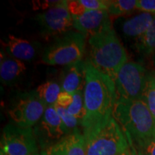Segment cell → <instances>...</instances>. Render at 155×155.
Masks as SVG:
<instances>
[{
	"mask_svg": "<svg viewBox=\"0 0 155 155\" xmlns=\"http://www.w3.org/2000/svg\"><path fill=\"white\" fill-rule=\"evenodd\" d=\"M113 116L123 127L129 142H137L155 136V121L143 98H117Z\"/></svg>",
	"mask_w": 155,
	"mask_h": 155,
	"instance_id": "obj_2",
	"label": "cell"
},
{
	"mask_svg": "<svg viewBox=\"0 0 155 155\" xmlns=\"http://www.w3.org/2000/svg\"><path fill=\"white\" fill-rule=\"evenodd\" d=\"M45 109V105L35 90L17 95L12 101L8 115L14 124L22 128H32L41 119Z\"/></svg>",
	"mask_w": 155,
	"mask_h": 155,
	"instance_id": "obj_6",
	"label": "cell"
},
{
	"mask_svg": "<svg viewBox=\"0 0 155 155\" xmlns=\"http://www.w3.org/2000/svg\"><path fill=\"white\" fill-rule=\"evenodd\" d=\"M154 65H155V55H154Z\"/></svg>",
	"mask_w": 155,
	"mask_h": 155,
	"instance_id": "obj_31",
	"label": "cell"
},
{
	"mask_svg": "<svg viewBox=\"0 0 155 155\" xmlns=\"http://www.w3.org/2000/svg\"><path fill=\"white\" fill-rule=\"evenodd\" d=\"M130 146V145H129ZM129 150H130V152H131V155H139L138 154H137V151H136V150L132 146H130V147H129Z\"/></svg>",
	"mask_w": 155,
	"mask_h": 155,
	"instance_id": "obj_28",
	"label": "cell"
},
{
	"mask_svg": "<svg viewBox=\"0 0 155 155\" xmlns=\"http://www.w3.org/2000/svg\"><path fill=\"white\" fill-rule=\"evenodd\" d=\"M35 91L40 99L48 107L56 104L58 96L62 92V88L55 81H48L40 85Z\"/></svg>",
	"mask_w": 155,
	"mask_h": 155,
	"instance_id": "obj_17",
	"label": "cell"
},
{
	"mask_svg": "<svg viewBox=\"0 0 155 155\" xmlns=\"http://www.w3.org/2000/svg\"><path fill=\"white\" fill-rule=\"evenodd\" d=\"M143 99L146 102L155 121V78L149 76Z\"/></svg>",
	"mask_w": 155,
	"mask_h": 155,
	"instance_id": "obj_21",
	"label": "cell"
},
{
	"mask_svg": "<svg viewBox=\"0 0 155 155\" xmlns=\"http://www.w3.org/2000/svg\"><path fill=\"white\" fill-rule=\"evenodd\" d=\"M124 155H131V152H130V150H129H129H128L127 151V152H126V153H125V154H124Z\"/></svg>",
	"mask_w": 155,
	"mask_h": 155,
	"instance_id": "obj_29",
	"label": "cell"
},
{
	"mask_svg": "<svg viewBox=\"0 0 155 155\" xmlns=\"http://www.w3.org/2000/svg\"><path fill=\"white\" fill-rule=\"evenodd\" d=\"M154 19L155 15L148 12L140 13L123 22L122 32L128 38L138 40L149 30Z\"/></svg>",
	"mask_w": 155,
	"mask_h": 155,
	"instance_id": "obj_15",
	"label": "cell"
},
{
	"mask_svg": "<svg viewBox=\"0 0 155 155\" xmlns=\"http://www.w3.org/2000/svg\"><path fill=\"white\" fill-rule=\"evenodd\" d=\"M30 155H40V154H39L38 152H37V153H34V154H32Z\"/></svg>",
	"mask_w": 155,
	"mask_h": 155,
	"instance_id": "obj_30",
	"label": "cell"
},
{
	"mask_svg": "<svg viewBox=\"0 0 155 155\" xmlns=\"http://www.w3.org/2000/svg\"><path fill=\"white\" fill-rule=\"evenodd\" d=\"M73 28L86 37H93L112 27L109 14L106 10L87 11L78 17H73Z\"/></svg>",
	"mask_w": 155,
	"mask_h": 155,
	"instance_id": "obj_11",
	"label": "cell"
},
{
	"mask_svg": "<svg viewBox=\"0 0 155 155\" xmlns=\"http://www.w3.org/2000/svg\"><path fill=\"white\" fill-rule=\"evenodd\" d=\"M45 38H57L71 31L73 27V19L70 13L68 1H61L52 7L36 16Z\"/></svg>",
	"mask_w": 155,
	"mask_h": 155,
	"instance_id": "obj_10",
	"label": "cell"
},
{
	"mask_svg": "<svg viewBox=\"0 0 155 155\" xmlns=\"http://www.w3.org/2000/svg\"><path fill=\"white\" fill-rule=\"evenodd\" d=\"M135 47L141 55H155V19L149 30L136 40Z\"/></svg>",
	"mask_w": 155,
	"mask_h": 155,
	"instance_id": "obj_18",
	"label": "cell"
},
{
	"mask_svg": "<svg viewBox=\"0 0 155 155\" xmlns=\"http://www.w3.org/2000/svg\"><path fill=\"white\" fill-rule=\"evenodd\" d=\"M126 137L112 116L104 127L84 137L86 155H124L129 149Z\"/></svg>",
	"mask_w": 155,
	"mask_h": 155,
	"instance_id": "obj_4",
	"label": "cell"
},
{
	"mask_svg": "<svg viewBox=\"0 0 155 155\" xmlns=\"http://www.w3.org/2000/svg\"><path fill=\"white\" fill-rule=\"evenodd\" d=\"M137 0H110L106 1V11L109 15L120 16L131 13L137 8Z\"/></svg>",
	"mask_w": 155,
	"mask_h": 155,
	"instance_id": "obj_19",
	"label": "cell"
},
{
	"mask_svg": "<svg viewBox=\"0 0 155 155\" xmlns=\"http://www.w3.org/2000/svg\"><path fill=\"white\" fill-rule=\"evenodd\" d=\"M67 110L82 124V121L86 114L84 107V97L82 91H78L73 94V102L67 108Z\"/></svg>",
	"mask_w": 155,
	"mask_h": 155,
	"instance_id": "obj_20",
	"label": "cell"
},
{
	"mask_svg": "<svg viewBox=\"0 0 155 155\" xmlns=\"http://www.w3.org/2000/svg\"><path fill=\"white\" fill-rule=\"evenodd\" d=\"M24 62L11 57L5 51H1L0 60V79L5 85L15 83L26 71Z\"/></svg>",
	"mask_w": 155,
	"mask_h": 155,
	"instance_id": "obj_14",
	"label": "cell"
},
{
	"mask_svg": "<svg viewBox=\"0 0 155 155\" xmlns=\"http://www.w3.org/2000/svg\"><path fill=\"white\" fill-rule=\"evenodd\" d=\"M86 36L79 32L69 31L54 38L45 48L42 61L49 65H67L81 61L86 48Z\"/></svg>",
	"mask_w": 155,
	"mask_h": 155,
	"instance_id": "obj_5",
	"label": "cell"
},
{
	"mask_svg": "<svg viewBox=\"0 0 155 155\" xmlns=\"http://www.w3.org/2000/svg\"><path fill=\"white\" fill-rule=\"evenodd\" d=\"M84 97L85 117L82 121L83 134L86 137L104 127L113 116L116 101L114 81L98 71L89 60L86 61Z\"/></svg>",
	"mask_w": 155,
	"mask_h": 155,
	"instance_id": "obj_1",
	"label": "cell"
},
{
	"mask_svg": "<svg viewBox=\"0 0 155 155\" xmlns=\"http://www.w3.org/2000/svg\"><path fill=\"white\" fill-rule=\"evenodd\" d=\"M32 128H22L10 123L3 129L0 155H30L38 151Z\"/></svg>",
	"mask_w": 155,
	"mask_h": 155,
	"instance_id": "obj_8",
	"label": "cell"
},
{
	"mask_svg": "<svg viewBox=\"0 0 155 155\" xmlns=\"http://www.w3.org/2000/svg\"><path fill=\"white\" fill-rule=\"evenodd\" d=\"M40 155H86L84 136L80 129H75L55 144L42 150Z\"/></svg>",
	"mask_w": 155,
	"mask_h": 155,
	"instance_id": "obj_12",
	"label": "cell"
},
{
	"mask_svg": "<svg viewBox=\"0 0 155 155\" xmlns=\"http://www.w3.org/2000/svg\"><path fill=\"white\" fill-rule=\"evenodd\" d=\"M56 111H57L58 115L60 116L62 121L68 128L70 132H72L75 129H78V126L81 125V122L78 120L76 118L71 115V114L68 111L66 108H63L62 106H58V104H55Z\"/></svg>",
	"mask_w": 155,
	"mask_h": 155,
	"instance_id": "obj_23",
	"label": "cell"
},
{
	"mask_svg": "<svg viewBox=\"0 0 155 155\" xmlns=\"http://www.w3.org/2000/svg\"><path fill=\"white\" fill-rule=\"evenodd\" d=\"M88 42L89 61L98 71L115 81L120 69L127 62V54L113 27L91 37Z\"/></svg>",
	"mask_w": 155,
	"mask_h": 155,
	"instance_id": "obj_3",
	"label": "cell"
},
{
	"mask_svg": "<svg viewBox=\"0 0 155 155\" xmlns=\"http://www.w3.org/2000/svg\"><path fill=\"white\" fill-rule=\"evenodd\" d=\"M129 144L135 149L139 155H155V136L137 142H129Z\"/></svg>",
	"mask_w": 155,
	"mask_h": 155,
	"instance_id": "obj_22",
	"label": "cell"
},
{
	"mask_svg": "<svg viewBox=\"0 0 155 155\" xmlns=\"http://www.w3.org/2000/svg\"><path fill=\"white\" fill-rule=\"evenodd\" d=\"M33 131L41 151L55 144L71 133L54 106L46 107L43 116L35 126Z\"/></svg>",
	"mask_w": 155,
	"mask_h": 155,
	"instance_id": "obj_9",
	"label": "cell"
},
{
	"mask_svg": "<svg viewBox=\"0 0 155 155\" xmlns=\"http://www.w3.org/2000/svg\"><path fill=\"white\" fill-rule=\"evenodd\" d=\"M137 9L143 12L155 15V0H139L137 2Z\"/></svg>",
	"mask_w": 155,
	"mask_h": 155,
	"instance_id": "obj_25",
	"label": "cell"
},
{
	"mask_svg": "<svg viewBox=\"0 0 155 155\" xmlns=\"http://www.w3.org/2000/svg\"><path fill=\"white\" fill-rule=\"evenodd\" d=\"M73 102V95L67 92L62 91L58 96L56 104L63 108H68Z\"/></svg>",
	"mask_w": 155,
	"mask_h": 155,
	"instance_id": "obj_26",
	"label": "cell"
},
{
	"mask_svg": "<svg viewBox=\"0 0 155 155\" xmlns=\"http://www.w3.org/2000/svg\"><path fill=\"white\" fill-rule=\"evenodd\" d=\"M68 7L70 13L73 17H78L86 12V9L81 3L80 0H73V1H68Z\"/></svg>",
	"mask_w": 155,
	"mask_h": 155,
	"instance_id": "obj_24",
	"label": "cell"
},
{
	"mask_svg": "<svg viewBox=\"0 0 155 155\" xmlns=\"http://www.w3.org/2000/svg\"><path fill=\"white\" fill-rule=\"evenodd\" d=\"M148 78L143 65L135 62H127L120 69L114 81L116 98H143Z\"/></svg>",
	"mask_w": 155,
	"mask_h": 155,
	"instance_id": "obj_7",
	"label": "cell"
},
{
	"mask_svg": "<svg viewBox=\"0 0 155 155\" xmlns=\"http://www.w3.org/2000/svg\"><path fill=\"white\" fill-rule=\"evenodd\" d=\"M86 81V62L82 61L67 65L63 71L61 79L62 91L73 94L82 91Z\"/></svg>",
	"mask_w": 155,
	"mask_h": 155,
	"instance_id": "obj_13",
	"label": "cell"
},
{
	"mask_svg": "<svg viewBox=\"0 0 155 155\" xmlns=\"http://www.w3.org/2000/svg\"><path fill=\"white\" fill-rule=\"evenodd\" d=\"M4 46L9 55L21 61H30L36 54L35 49L30 42L13 35H9Z\"/></svg>",
	"mask_w": 155,
	"mask_h": 155,
	"instance_id": "obj_16",
	"label": "cell"
},
{
	"mask_svg": "<svg viewBox=\"0 0 155 155\" xmlns=\"http://www.w3.org/2000/svg\"><path fill=\"white\" fill-rule=\"evenodd\" d=\"M61 1H48V0H44V1H33L32 5H33V9H49L52 7H55Z\"/></svg>",
	"mask_w": 155,
	"mask_h": 155,
	"instance_id": "obj_27",
	"label": "cell"
}]
</instances>
